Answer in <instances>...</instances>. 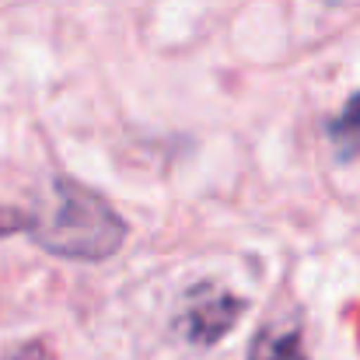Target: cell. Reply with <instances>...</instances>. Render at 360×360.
Segmentation results:
<instances>
[{
  "mask_svg": "<svg viewBox=\"0 0 360 360\" xmlns=\"http://www.w3.org/2000/svg\"><path fill=\"white\" fill-rule=\"evenodd\" d=\"M28 228V214L25 210H14V207H0V238L7 235H18Z\"/></svg>",
  "mask_w": 360,
  "mask_h": 360,
  "instance_id": "5",
  "label": "cell"
},
{
  "mask_svg": "<svg viewBox=\"0 0 360 360\" xmlns=\"http://www.w3.org/2000/svg\"><path fill=\"white\" fill-rule=\"evenodd\" d=\"M4 360H53V354L42 347V343H25V347H18V350H11Z\"/></svg>",
  "mask_w": 360,
  "mask_h": 360,
  "instance_id": "6",
  "label": "cell"
},
{
  "mask_svg": "<svg viewBox=\"0 0 360 360\" xmlns=\"http://www.w3.org/2000/svg\"><path fill=\"white\" fill-rule=\"evenodd\" d=\"M25 235L49 255L105 262L126 241V221L102 193L70 175H56L32 203Z\"/></svg>",
  "mask_w": 360,
  "mask_h": 360,
  "instance_id": "1",
  "label": "cell"
},
{
  "mask_svg": "<svg viewBox=\"0 0 360 360\" xmlns=\"http://www.w3.org/2000/svg\"><path fill=\"white\" fill-rule=\"evenodd\" d=\"M248 360H308L301 350V333H276V329H262L252 347H248Z\"/></svg>",
  "mask_w": 360,
  "mask_h": 360,
  "instance_id": "4",
  "label": "cell"
},
{
  "mask_svg": "<svg viewBox=\"0 0 360 360\" xmlns=\"http://www.w3.org/2000/svg\"><path fill=\"white\" fill-rule=\"evenodd\" d=\"M329 136H333V147H336L340 161H354L360 154V91L350 95L347 109L329 122Z\"/></svg>",
  "mask_w": 360,
  "mask_h": 360,
  "instance_id": "3",
  "label": "cell"
},
{
  "mask_svg": "<svg viewBox=\"0 0 360 360\" xmlns=\"http://www.w3.org/2000/svg\"><path fill=\"white\" fill-rule=\"evenodd\" d=\"M245 308L248 304L235 294H217L210 287H200V290H193V297L182 311V333L193 343L210 347L235 329V322L245 315Z\"/></svg>",
  "mask_w": 360,
  "mask_h": 360,
  "instance_id": "2",
  "label": "cell"
}]
</instances>
